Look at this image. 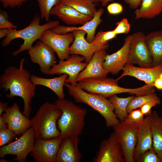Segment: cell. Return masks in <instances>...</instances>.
<instances>
[{"mask_svg": "<svg viewBox=\"0 0 162 162\" xmlns=\"http://www.w3.org/2000/svg\"><path fill=\"white\" fill-rule=\"evenodd\" d=\"M24 58H21L19 67L10 66L7 67L0 77V88L10 93L6 94L7 98L12 99L15 96L21 97L24 102L23 114L28 118L32 108L31 101L34 97L36 86L31 80L29 71L24 68Z\"/></svg>", "mask_w": 162, "mask_h": 162, "instance_id": "obj_1", "label": "cell"}, {"mask_svg": "<svg viewBox=\"0 0 162 162\" xmlns=\"http://www.w3.org/2000/svg\"><path fill=\"white\" fill-rule=\"evenodd\" d=\"M54 104L62 111L58 121L60 132L59 137L81 135L84 127L87 110L74 104L70 100L58 99Z\"/></svg>", "mask_w": 162, "mask_h": 162, "instance_id": "obj_2", "label": "cell"}, {"mask_svg": "<svg viewBox=\"0 0 162 162\" xmlns=\"http://www.w3.org/2000/svg\"><path fill=\"white\" fill-rule=\"evenodd\" d=\"M62 111L54 103L46 102L41 105L31 120L35 139H51L58 138L60 132L58 121Z\"/></svg>", "mask_w": 162, "mask_h": 162, "instance_id": "obj_3", "label": "cell"}, {"mask_svg": "<svg viewBox=\"0 0 162 162\" xmlns=\"http://www.w3.org/2000/svg\"><path fill=\"white\" fill-rule=\"evenodd\" d=\"M64 86L76 102L85 104L100 113L104 118L107 127H113L120 122L109 99L100 94L88 93L78 85L74 86L65 82Z\"/></svg>", "mask_w": 162, "mask_h": 162, "instance_id": "obj_4", "label": "cell"}, {"mask_svg": "<svg viewBox=\"0 0 162 162\" xmlns=\"http://www.w3.org/2000/svg\"><path fill=\"white\" fill-rule=\"evenodd\" d=\"M40 18L39 15L37 14L28 26L23 29L18 30L9 29L8 34L2 41V46L3 47L8 46L12 40L15 39H23L24 42L20 45L19 49L12 53L13 56H16L22 52L28 50L32 47L34 41L38 39H40L42 34L46 30L52 28L59 24L58 20H50L40 25Z\"/></svg>", "mask_w": 162, "mask_h": 162, "instance_id": "obj_5", "label": "cell"}, {"mask_svg": "<svg viewBox=\"0 0 162 162\" xmlns=\"http://www.w3.org/2000/svg\"><path fill=\"white\" fill-rule=\"evenodd\" d=\"M118 81L112 78H88L78 82V85L88 93L100 94L106 98L122 93L141 95L146 93L145 86L134 88H124L118 86Z\"/></svg>", "mask_w": 162, "mask_h": 162, "instance_id": "obj_6", "label": "cell"}, {"mask_svg": "<svg viewBox=\"0 0 162 162\" xmlns=\"http://www.w3.org/2000/svg\"><path fill=\"white\" fill-rule=\"evenodd\" d=\"M35 140L34 129L31 127L16 141L1 146L0 157L4 159L6 155H14L16 157L13 161L26 162L27 156L33 150Z\"/></svg>", "mask_w": 162, "mask_h": 162, "instance_id": "obj_7", "label": "cell"}, {"mask_svg": "<svg viewBox=\"0 0 162 162\" xmlns=\"http://www.w3.org/2000/svg\"><path fill=\"white\" fill-rule=\"evenodd\" d=\"M112 128L121 147L125 162H134V153L137 141L136 124L120 121Z\"/></svg>", "mask_w": 162, "mask_h": 162, "instance_id": "obj_8", "label": "cell"}, {"mask_svg": "<svg viewBox=\"0 0 162 162\" xmlns=\"http://www.w3.org/2000/svg\"><path fill=\"white\" fill-rule=\"evenodd\" d=\"M146 35L142 31L132 34L128 61L127 64L139 67L153 66V59L146 42Z\"/></svg>", "mask_w": 162, "mask_h": 162, "instance_id": "obj_9", "label": "cell"}, {"mask_svg": "<svg viewBox=\"0 0 162 162\" xmlns=\"http://www.w3.org/2000/svg\"><path fill=\"white\" fill-rule=\"evenodd\" d=\"M85 58L77 54H72L66 60H59L58 63L54 64L51 68L48 75H61L63 74L68 75L65 81L66 83L76 86L78 83L76 80L82 71L87 66L88 63L83 62Z\"/></svg>", "mask_w": 162, "mask_h": 162, "instance_id": "obj_10", "label": "cell"}, {"mask_svg": "<svg viewBox=\"0 0 162 162\" xmlns=\"http://www.w3.org/2000/svg\"><path fill=\"white\" fill-rule=\"evenodd\" d=\"M63 138L35 139L33 148L30 153L36 162H56L60 144Z\"/></svg>", "mask_w": 162, "mask_h": 162, "instance_id": "obj_11", "label": "cell"}, {"mask_svg": "<svg viewBox=\"0 0 162 162\" xmlns=\"http://www.w3.org/2000/svg\"><path fill=\"white\" fill-rule=\"evenodd\" d=\"M74 40L72 32L61 34L55 33L49 29L43 32L40 40L52 49L59 60H63L68 59L70 56L69 49Z\"/></svg>", "mask_w": 162, "mask_h": 162, "instance_id": "obj_12", "label": "cell"}, {"mask_svg": "<svg viewBox=\"0 0 162 162\" xmlns=\"http://www.w3.org/2000/svg\"><path fill=\"white\" fill-rule=\"evenodd\" d=\"M32 62L39 65L40 71L48 75L52 67L56 63L55 52L48 45L40 40L28 50Z\"/></svg>", "mask_w": 162, "mask_h": 162, "instance_id": "obj_13", "label": "cell"}, {"mask_svg": "<svg viewBox=\"0 0 162 162\" xmlns=\"http://www.w3.org/2000/svg\"><path fill=\"white\" fill-rule=\"evenodd\" d=\"M93 162H124L125 160L121 147L114 131L108 138L100 143Z\"/></svg>", "mask_w": 162, "mask_h": 162, "instance_id": "obj_14", "label": "cell"}, {"mask_svg": "<svg viewBox=\"0 0 162 162\" xmlns=\"http://www.w3.org/2000/svg\"><path fill=\"white\" fill-rule=\"evenodd\" d=\"M16 103L8 107L2 116L8 124V128L14 132L17 136L21 135L31 127V120L25 116L20 110Z\"/></svg>", "mask_w": 162, "mask_h": 162, "instance_id": "obj_15", "label": "cell"}, {"mask_svg": "<svg viewBox=\"0 0 162 162\" xmlns=\"http://www.w3.org/2000/svg\"><path fill=\"white\" fill-rule=\"evenodd\" d=\"M132 34L127 35L124 39L122 46L116 52L106 55L103 66L109 73L113 75L118 74L127 64Z\"/></svg>", "mask_w": 162, "mask_h": 162, "instance_id": "obj_16", "label": "cell"}, {"mask_svg": "<svg viewBox=\"0 0 162 162\" xmlns=\"http://www.w3.org/2000/svg\"><path fill=\"white\" fill-rule=\"evenodd\" d=\"M137 143L134 150V161L138 162L140 157L152 146V133L150 125V114L136 124Z\"/></svg>", "mask_w": 162, "mask_h": 162, "instance_id": "obj_17", "label": "cell"}, {"mask_svg": "<svg viewBox=\"0 0 162 162\" xmlns=\"http://www.w3.org/2000/svg\"><path fill=\"white\" fill-rule=\"evenodd\" d=\"M50 14L56 16L68 25H82L94 16L82 14L62 2L54 6Z\"/></svg>", "mask_w": 162, "mask_h": 162, "instance_id": "obj_18", "label": "cell"}, {"mask_svg": "<svg viewBox=\"0 0 162 162\" xmlns=\"http://www.w3.org/2000/svg\"><path fill=\"white\" fill-rule=\"evenodd\" d=\"M79 136L72 135L64 138L57 153L56 162H80L83 155L78 145Z\"/></svg>", "mask_w": 162, "mask_h": 162, "instance_id": "obj_19", "label": "cell"}, {"mask_svg": "<svg viewBox=\"0 0 162 162\" xmlns=\"http://www.w3.org/2000/svg\"><path fill=\"white\" fill-rule=\"evenodd\" d=\"M106 49H102L94 52L87 67L78 75L76 80V82L88 78L106 77L109 73L103 66L107 55Z\"/></svg>", "mask_w": 162, "mask_h": 162, "instance_id": "obj_20", "label": "cell"}, {"mask_svg": "<svg viewBox=\"0 0 162 162\" xmlns=\"http://www.w3.org/2000/svg\"><path fill=\"white\" fill-rule=\"evenodd\" d=\"M122 70L123 72L122 74L116 79L118 80L124 76H128L143 81L146 84L154 86L155 81L162 73V65L146 68L126 64Z\"/></svg>", "mask_w": 162, "mask_h": 162, "instance_id": "obj_21", "label": "cell"}, {"mask_svg": "<svg viewBox=\"0 0 162 162\" xmlns=\"http://www.w3.org/2000/svg\"><path fill=\"white\" fill-rule=\"evenodd\" d=\"M74 40L73 43L69 49V54H77L85 58V61L88 63L95 52L102 48L96 46L92 42L89 43L85 39L86 34L82 30H76L73 31Z\"/></svg>", "mask_w": 162, "mask_h": 162, "instance_id": "obj_22", "label": "cell"}, {"mask_svg": "<svg viewBox=\"0 0 162 162\" xmlns=\"http://www.w3.org/2000/svg\"><path fill=\"white\" fill-rule=\"evenodd\" d=\"M68 76L67 74H63L57 77L46 78L32 75L31 80L36 86L40 85L50 88L56 94L58 99H63L65 98L63 87Z\"/></svg>", "mask_w": 162, "mask_h": 162, "instance_id": "obj_23", "label": "cell"}, {"mask_svg": "<svg viewBox=\"0 0 162 162\" xmlns=\"http://www.w3.org/2000/svg\"><path fill=\"white\" fill-rule=\"evenodd\" d=\"M145 39L153 59V67L162 65V30L148 33Z\"/></svg>", "mask_w": 162, "mask_h": 162, "instance_id": "obj_24", "label": "cell"}, {"mask_svg": "<svg viewBox=\"0 0 162 162\" xmlns=\"http://www.w3.org/2000/svg\"><path fill=\"white\" fill-rule=\"evenodd\" d=\"M152 146L162 162V117L154 111L150 114Z\"/></svg>", "mask_w": 162, "mask_h": 162, "instance_id": "obj_25", "label": "cell"}, {"mask_svg": "<svg viewBox=\"0 0 162 162\" xmlns=\"http://www.w3.org/2000/svg\"><path fill=\"white\" fill-rule=\"evenodd\" d=\"M140 5L134 12L136 19H152L162 12V0H142Z\"/></svg>", "mask_w": 162, "mask_h": 162, "instance_id": "obj_26", "label": "cell"}, {"mask_svg": "<svg viewBox=\"0 0 162 162\" xmlns=\"http://www.w3.org/2000/svg\"><path fill=\"white\" fill-rule=\"evenodd\" d=\"M104 12L102 8L98 9L95 13L93 18L90 21L79 27L75 26L74 30H82L86 33V40L91 43L93 40L95 36L96 29L98 26L103 21L101 16Z\"/></svg>", "mask_w": 162, "mask_h": 162, "instance_id": "obj_27", "label": "cell"}, {"mask_svg": "<svg viewBox=\"0 0 162 162\" xmlns=\"http://www.w3.org/2000/svg\"><path fill=\"white\" fill-rule=\"evenodd\" d=\"M133 97L130 96L122 98L115 94L109 98L114 107V113L120 122L123 121L128 115L127 106Z\"/></svg>", "mask_w": 162, "mask_h": 162, "instance_id": "obj_28", "label": "cell"}, {"mask_svg": "<svg viewBox=\"0 0 162 162\" xmlns=\"http://www.w3.org/2000/svg\"><path fill=\"white\" fill-rule=\"evenodd\" d=\"M61 2L88 15L93 16L97 10L96 4L88 0H61Z\"/></svg>", "mask_w": 162, "mask_h": 162, "instance_id": "obj_29", "label": "cell"}, {"mask_svg": "<svg viewBox=\"0 0 162 162\" xmlns=\"http://www.w3.org/2000/svg\"><path fill=\"white\" fill-rule=\"evenodd\" d=\"M159 99L155 93L134 96L127 106V111L129 113L133 110L140 108L149 101Z\"/></svg>", "mask_w": 162, "mask_h": 162, "instance_id": "obj_30", "label": "cell"}, {"mask_svg": "<svg viewBox=\"0 0 162 162\" xmlns=\"http://www.w3.org/2000/svg\"><path fill=\"white\" fill-rule=\"evenodd\" d=\"M40 12V18L47 22L50 20L52 8L61 2V0H36Z\"/></svg>", "mask_w": 162, "mask_h": 162, "instance_id": "obj_31", "label": "cell"}, {"mask_svg": "<svg viewBox=\"0 0 162 162\" xmlns=\"http://www.w3.org/2000/svg\"><path fill=\"white\" fill-rule=\"evenodd\" d=\"M117 35L113 30L106 32L101 31L95 36L92 42L100 47L107 49L108 41L116 38Z\"/></svg>", "mask_w": 162, "mask_h": 162, "instance_id": "obj_32", "label": "cell"}, {"mask_svg": "<svg viewBox=\"0 0 162 162\" xmlns=\"http://www.w3.org/2000/svg\"><path fill=\"white\" fill-rule=\"evenodd\" d=\"M138 162H161V161L152 146L141 156Z\"/></svg>", "mask_w": 162, "mask_h": 162, "instance_id": "obj_33", "label": "cell"}, {"mask_svg": "<svg viewBox=\"0 0 162 162\" xmlns=\"http://www.w3.org/2000/svg\"><path fill=\"white\" fill-rule=\"evenodd\" d=\"M17 135L14 132L8 128L0 130V146L11 143Z\"/></svg>", "mask_w": 162, "mask_h": 162, "instance_id": "obj_34", "label": "cell"}, {"mask_svg": "<svg viewBox=\"0 0 162 162\" xmlns=\"http://www.w3.org/2000/svg\"><path fill=\"white\" fill-rule=\"evenodd\" d=\"M129 113L123 121L127 123L137 124L144 118V115L140 109L133 110Z\"/></svg>", "mask_w": 162, "mask_h": 162, "instance_id": "obj_35", "label": "cell"}, {"mask_svg": "<svg viewBox=\"0 0 162 162\" xmlns=\"http://www.w3.org/2000/svg\"><path fill=\"white\" fill-rule=\"evenodd\" d=\"M116 27L113 30L116 34H127L130 31V25L126 18L122 19L120 21L116 22Z\"/></svg>", "mask_w": 162, "mask_h": 162, "instance_id": "obj_36", "label": "cell"}, {"mask_svg": "<svg viewBox=\"0 0 162 162\" xmlns=\"http://www.w3.org/2000/svg\"><path fill=\"white\" fill-rule=\"evenodd\" d=\"M9 16L6 10L0 9V29H15L17 26L10 22L8 19Z\"/></svg>", "mask_w": 162, "mask_h": 162, "instance_id": "obj_37", "label": "cell"}, {"mask_svg": "<svg viewBox=\"0 0 162 162\" xmlns=\"http://www.w3.org/2000/svg\"><path fill=\"white\" fill-rule=\"evenodd\" d=\"M160 103V99L154 100L144 104L140 107V109L144 115L147 116L152 113L151 109L153 107Z\"/></svg>", "mask_w": 162, "mask_h": 162, "instance_id": "obj_38", "label": "cell"}, {"mask_svg": "<svg viewBox=\"0 0 162 162\" xmlns=\"http://www.w3.org/2000/svg\"><path fill=\"white\" fill-rule=\"evenodd\" d=\"M29 0H0L4 8H14L21 6Z\"/></svg>", "mask_w": 162, "mask_h": 162, "instance_id": "obj_39", "label": "cell"}, {"mask_svg": "<svg viewBox=\"0 0 162 162\" xmlns=\"http://www.w3.org/2000/svg\"><path fill=\"white\" fill-rule=\"evenodd\" d=\"M74 27L75 26H67L59 25L50 29L55 33L61 34H65L72 32L75 31Z\"/></svg>", "mask_w": 162, "mask_h": 162, "instance_id": "obj_40", "label": "cell"}, {"mask_svg": "<svg viewBox=\"0 0 162 162\" xmlns=\"http://www.w3.org/2000/svg\"><path fill=\"white\" fill-rule=\"evenodd\" d=\"M107 9L110 14L115 15L121 13L123 11V8L120 3H113L109 4Z\"/></svg>", "mask_w": 162, "mask_h": 162, "instance_id": "obj_41", "label": "cell"}, {"mask_svg": "<svg viewBox=\"0 0 162 162\" xmlns=\"http://www.w3.org/2000/svg\"><path fill=\"white\" fill-rule=\"evenodd\" d=\"M142 0H124V2L128 4L131 9H136L141 4Z\"/></svg>", "mask_w": 162, "mask_h": 162, "instance_id": "obj_42", "label": "cell"}, {"mask_svg": "<svg viewBox=\"0 0 162 162\" xmlns=\"http://www.w3.org/2000/svg\"><path fill=\"white\" fill-rule=\"evenodd\" d=\"M154 86L158 89L162 90V80L159 77L155 81Z\"/></svg>", "mask_w": 162, "mask_h": 162, "instance_id": "obj_43", "label": "cell"}, {"mask_svg": "<svg viewBox=\"0 0 162 162\" xmlns=\"http://www.w3.org/2000/svg\"><path fill=\"white\" fill-rule=\"evenodd\" d=\"M8 124L4 120L2 116H0V130L8 128Z\"/></svg>", "mask_w": 162, "mask_h": 162, "instance_id": "obj_44", "label": "cell"}, {"mask_svg": "<svg viewBox=\"0 0 162 162\" xmlns=\"http://www.w3.org/2000/svg\"><path fill=\"white\" fill-rule=\"evenodd\" d=\"M7 103H4L0 101V116H2L3 112H4L8 106Z\"/></svg>", "mask_w": 162, "mask_h": 162, "instance_id": "obj_45", "label": "cell"}, {"mask_svg": "<svg viewBox=\"0 0 162 162\" xmlns=\"http://www.w3.org/2000/svg\"><path fill=\"white\" fill-rule=\"evenodd\" d=\"M9 31V29L7 28L0 29V38L6 37L8 34Z\"/></svg>", "mask_w": 162, "mask_h": 162, "instance_id": "obj_46", "label": "cell"}, {"mask_svg": "<svg viewBox=\"0 0 162 162\" xmlns=\"http://www.w3.org/2000/svg\"><path fill=\"white\" fill-rule=\"evenodd\" d=\"M113 0H101V5L103 6H105L108 3L111 1H113Z\"/></svg>", "mask_w": 162, "mask_h": 162, "instance_id": "obj_47", "label": "cell"}, {"mask_svg": "<svg viewBox=\"0 0 162 162\" xmlns=\"http://www.w3.org/2000/svg\"><path fill=\"white\" fill-rule=\"evenodd\" d=\"M88 0L91 1L96 4H98L99 2H100L101 1V0Z\"/></svg>", "mask_w": 162, "mask_h": 162, "instance_id": "obj_48", "label": "cell"}, {"mask_svg": "<svg viewBox=\"0 0 162 162\" xmlns=\"http://www.w3.org/2000/svg\"><path fill=\"white\" fill-rule=\"evenodd\" d=\"M0 162H8V161H7L6 160H5L4 159H0Z\"/></svg>", "mask_w": 162, "mask_h": 162, "instance_id": "obj_49", "label": "cell"}, {"mask_svg": "<svg viewBox=\"0 0 162 162\" xmlns=\"http://www.w3.org/2000/svg\"><path fill=\"white\" fill-rule=\"evenodd\" d=\"M159 77L162 80V73L160 74Z\"/></svg>", "mask_w": 162, "mask_h": 162, "instance_id": "obj_50", "label": "cell"}, {"mask_svg": "<svg viewBox=\"0 0 162 162\" xmlns=\"http://www.w3.org/2000/svg\"></svg>", "mask_w": 162, "mask_h": 162, "instance_id": "obj_51", "label": "cell"}]
</instances>
